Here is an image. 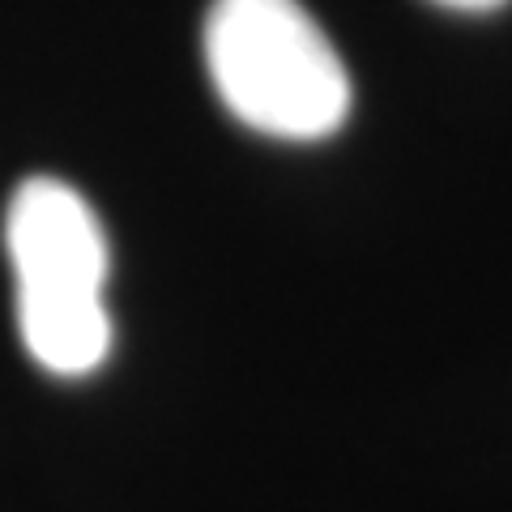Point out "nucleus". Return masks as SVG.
<instances>
[{
	"label": "nucleus",
	"instance_id": "nucleus-1",
	"mask_svg": "<svg viewBox=\"0 0 512 512\" xmlns=\"http://www.w3.org/2000/svg\"><path fill=\"white\" fill-rule=\"evenodd\" d=\"M5 248L30 359L52 376H90L111 350V256L99 214L64 180L35 175L9 201Z\"/></svg>",
	"mask_w": 512,
	"mask_h": 512
},
{
	"label": "nucleus",
	"instance_id": "nucleus-2",
	"mask_svg": "<svg viewBox=\"0 0 512 512\" xmlns=\"http://www.w3.org/2000/svg\"><path fill=\"white\" fill-rule=\"evenodd\" d=\"M205 64L227 111L256 133L316 141L350 111L346 64L299 0H214Z\"/></svg>",
	"mask_w": 512,
	"mask_h": 512
},
{
	"label": "nucleus",
	"instance_id": "nucleus-3",
	"mask_svg": "<svg viewBox=\"0 0 512 512\" xmlns=\"http://www.w3.org/2000/svg\"><path fill=\"white\" fill-rule=\"evenodd\" d=\"M436 5H448V9H466V13H487V9H500L504 0H436Z\"/></svg>",
	"mask_w": 512,
	"mask_h": 512
}]
</instances>
